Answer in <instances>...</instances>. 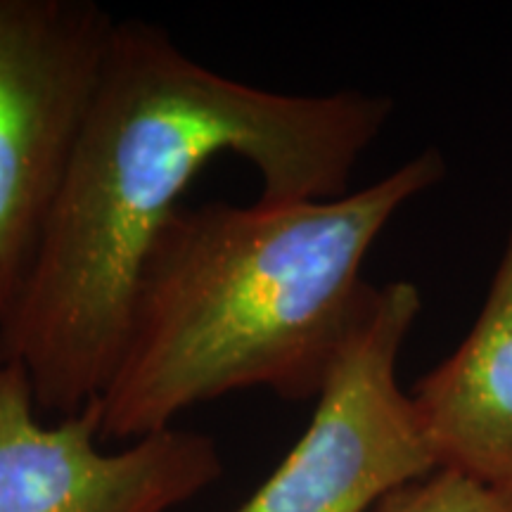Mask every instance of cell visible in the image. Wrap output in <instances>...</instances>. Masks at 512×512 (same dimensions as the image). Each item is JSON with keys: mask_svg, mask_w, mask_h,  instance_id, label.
Masks as SVG:
<instances>
[{"mask_svg": "<svg viewBox=\"0 0 512 512\" xmlns=\"http://www.w3.org/2000/svg\"><path fill=\"white\" fill-rule=\"evenodd\" d=\"M420 309V290L408 280L373 287L302 439L238 512H373L437 470L396 375Z\"/></svg>", "mask_w": 512, "mask_h": 512, "instance_id": "obj_4", "label": "cell"}, {"mask_svg": "<svg viewBox=\"0 0 512 512\" xmlns=\"http://www.w3.org/2000/svg\"><path fill=\"white\" fill-rule=\"evenodd\" d=\"M425 150L337 200L178 207L140 268L100 439L171 430L204 401L266 387L313 399L373 292L363 261L396 211L437 185Z\"/></svg>", "mask_w": 512, "mask_h": 512, "instance_id": "obj_2", "label": "cell"}, {"mask_svg": "<svg viewBox=\"0 0 512 512\" xmlns=\"http://www.w3.org/2000/svg\"><path fill=\"white\" fill-rule=\"evenodd\" d=\"M411 399L437 470L512 496V223L475 325Z\"/></svg>", "mask_w": 512, "mask_h": 512, "instance_id": "obj_6", "label": "cell"}, {"mask_svg": "<svg viewBox=\"0 0 512 512\" xmlns=\"http://www.w3.org/2000/svg\"><path fill=\"white\" fill-rule=\"evenodd\" d=\"M392 112L354 91L285 95L195 62L155 24L117 22L91 112L27 285L0 323L38 411L98 401L145 256L204 166L235 155L261 202L337 200Z\"/></svg>", "mask_w": 512, "mask_h": 512, "instance_id": "obj_1", "label": "cell"}, {"mask_svg": "<svg viewBox=\"0 0 512 512\" xmlns=\"http://www.w3.org/2000/svg\"><path fill=\"white\" fill-rule=\"evenodd\" d=\"M100 441L98 401L46 425L27 373L0 366V512H171L223 475L200 432L171 427L119 451Z\"/></svg>", "mask_w": 512, "mask_h": 512, "instance_id": "obj_5", "label": "cell"}, {"mask_svg": "<svg viewBox=\"0 0 512 512\" xmlns=\"http://www.w3.org/2000/svg\"><path fill=\"white\" fill-rule=\"evenodd\" d=\"M114 27L93 0H0V323L36 264Z\"/></svg>", "mask_w": 512, "mask_h": 512, "instance_id": "obj_3", "label": "cell"}, {"mask_svg": "<svg viewBox=\"0 0 512 512\" xmlns=\"http://www.w3.org/2000/svg\"><path fill=\"white\" fill-rule=\"evenodd\" d=\"M373 512H512V496L486 489L456 472L434 470L396 489Z\"/></svg>", "mask_w": 512, "mask_h": 512, "instance_id": "obj_7", "label": "cell"}]
</instances>
